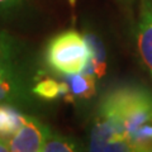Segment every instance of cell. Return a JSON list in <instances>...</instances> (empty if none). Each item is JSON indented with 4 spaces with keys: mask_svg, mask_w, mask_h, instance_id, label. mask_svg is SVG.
I'll return each instance as SVG.
<instances>
[{
    "mask_svg": "<svg viewBox=\"0 0 152 152\" xmlns=\"http://www.w3.org/2000/svg\"><path fill=\"white\" fill-rule=\"evenodd\" d=\"M90 151H152V93L118 88L99 103L90 133Z\"/></svg>",
    "mask_w": 152,
    "mask_h": 152,
    "instance_id": "1",
    "label": "cell"
},
{
    "mask_svg": "<svg viewBox=\"0 0 152 152\" xmlns=\"http://www.w3.org/2000/svg\"><path fill=\"white\" fill-rule=\"evenodd\" d=\"M91 50L88 41L76 31H66L50 41L46 58L53 70L62 75H74L86 70Z\"/></svg>",
    "mask_w": 152,
    "mask_h": 152,
    "instance_id": "2",
    "label": "cell"
},
{
    "mask_svg": "<svg viewBox=\"0 0 152 152\" xmlns=\"http://www.w3.org/2000/svg\"><path fill=\"white\" fill-rule=\"evenodd\" d=\"M27 84L19 71L17 51L12 39L0 36V103L18 104L29 99Z\"/></svg>",
    "mask_w": 152,
    "mask_h": 152,
    "instance_id": "3",
    "label": "cell"
},
{
    "mask_svg": "<svg viewBox=\"0 0 152 152\" xmlns=\"http://www.w3.org/2000/svg\"><path fill=\"white\" fill-rule=\"evenodd\" d=\"M51 133L50 128L38 119L23 115L22 124L8 137L9 148L13 152H41Z\"/></svg>",
    "mask_w": 152,
    "mask_h": 152,
    "instance_id": "4",
    "label": "cell"
},
{
    "mask_svg": "<svg viewBox=\"0 0 152 152\" xmlns=\"http://www.w3.org/2000/svg\"><path fill=\"white\" fill-rule=\"evenodd\" d=\"M137 46L142 62L152 75V0H141Z\"/></svg>",
    "mask_w": 152,
    "mask_h": 152,
    "instance_id": "5",
    "label": "cell"
},
{
    "mask_svg": "<svg viewBox=\"0 0 152 152\" xmlns=\"http://www.w3.org/2000/svg\"><path fill=\"white\" fill-rule=\"evenodd\" d=\"M66 99H88L95 94V76L86 71L74 75H66L61 80Z\"/></svg>",
    "mask_w": 152,
    "mask_h": 152,
    "instance_id": "6",
    "label": "cell"
},
{
    "mask_svg": "<svg viewBox=\"0 0 152 152\" xmlns=\"http://www.w3.org/2000/svg\"><path fill=\"white\" fill-rule=\"evenodd\" d=\"M32 94L42 99H56L64 95V86L61 81L53 79H43L32 88Z\"/></svg>",
    "mask_w": 152,
    "mask_h": 152,
    "instance_id": "7",
    "label": "cell"
},
{
    "mask_svg": "<svg viewBox=\"0 0 152 152\" xmlns=\"http://www.w3.org/2000/svg\"><path fill=\"white\" fill-rule=\"evenodd\" d=\"M77 150L79 146L76 145L75 141L69 137L51 133L50 137L46 140L41 152H72Z\"/></svg>",
    "mask_w": 152,
    "mask_h": 152,
    "instance_id": "8",
    "label": "cell"
},
{
    "mask_svg": "<svg viewBox=\"0 0 152 152\" xmlns=\"http://www.w3.org/2000/svg\"><path fill=\"white\" fill-rule=\"evenodd\" d=\"M88 43L91 50V56H90L89 65L91 69V72L95 77H102V75L105 71V62H104V52L103 48L99 45L96 39H94V37H88Z\"/></svg>",
    "mask_w": 152,
    "mask_h": 152,
    "instance_id": "9",
    "label": "cell"
},
{
    "mask_svg": "<svg viewBox=\"0 0 152 152\" xmlns=\"http://www.w3.org/2000/svg\"><path fill=\"white\" fill-rule=\"evenodd\" d=\"M26 0H0V14L9 15L17 13L19 9L24 5Z\"/></svg>",
    "mask_w": 152,
    "mask_h": 152,
    "instance_id": "10",
    "label": "cell"
},
{
    "mask_svg": "<svg viewBox=\"0 0 152 152\" xmlns=\"http://www.w3.org/2000/svg\"><path fill=\"white\" fill-rule=\"evenodd\" d=\"M7 151H10V148H9L8 137L0 136V152H7Z\"/></svg>",
    "mask_w": 152,
    "mask_h": 152,
    "instance_id": "11",
    "label": "cell"
},
{
    "mask_svg": "<svg viewBox=\"0 0 152 152\" xmlns=\"http://www.w3.org/2000/svg\"><path fill=\"white\" fill-rule=\"evenodd\" d=\"M121 1H123V3H126V4H129V3L132 4V3H133V0H121Z\"/></svg>",
    "mask_w": 152,
    "mask_h": 152,
    "instance_id": "12",
    "label": "cell"
}]
</instances>
